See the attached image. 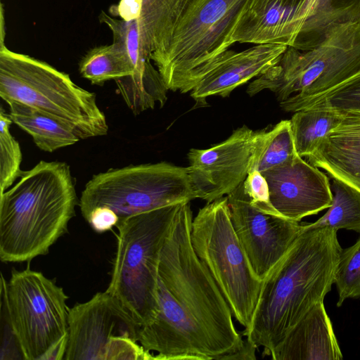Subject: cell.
Listing matches in <instances>:
<instances>
[{
    "label": "cell",
    "instance_id": "obj_33",
    "mask_svg": "<svg viewBox=\"0 0 360 360\" xmlns=\"http://www.w3.org/2000/svg\"><path fill=\"white\" fill-rule=\"evenodd\" d=\"M142 9L141 0H120L117 5L110 8V13L124 20L139 19Z\"/></svg>",
    "mask_w": 360,
    "mask_h": 360
},
{
    "label": "cell",
    "instance_id": "obj_12",
    "mask_svg": "<svg viewBox=\"0 0 360 360\" xmlns=\"http://www.w3.org/2000/svg\"><path fill=\"white\" fill-rule=\"evenodd\" d=\"M226 198L236 236L255 272L263 280L288 252L304 223L257 210L244 191L243 182Z\"/></svg>",
    "mask_w": 360,
    "mask_h": 360
},
{
    "label": "cell",
    "instance_id": "obj_32",
    "mask_svg": "<svg viewBox=\"0 0 360 360\" xmlns=\"http://www.w3.org/2000/svg\"><path fill=\"white\" fill-rule=\"evenodd\" d=\"M84 218L99 233L111 231L119 221L118 217L112 211L103 207L93 209Z\"/></svg>",
    "mask_w": 360,
    "mask_h": 360
},
{
    "label": "cell",
    "instance_id": "obj_10",
    "mask_svg": "<svg viewBox=\"0 0 360 360\" xmlns=\"http://www.w3.org/2000/svg\"><path fill=\"white\" fill-rule=\"evenodd\" d=\"M193 199L186 167L160 162L110 169L94 175L82 192L79 206L83 217L103 207L120 221Z\"/></svg>",
    "mask_w": 360,
    "mask_h": 360
},
{
    "label": "cell",
    "instance_id": "obj_28",
    "mask_svg": "<svg viewBox=\"0 0 360 360\" xmlns=\"http://www.w3.org/2000/svg\"><path fill=\"white\" fill-rule=\"evenodd\" d=\"M334 283L340 307L347 299H360V237L352 246L342 249Z\"/></svg>",
    "mask_w": 360,
    "mask_h": 360
},
{
    "label": "cell",
    "instance_id": "obj_6",
    "mask_svg": "<svg viewBox=\"0 0 360 360\" xmlns=\"http://www.w3.org/2000/svg\"><path fill=\"white\" fill-rule=\"evenodd\" d=\"M181 203L131 216L115 226L117 248L106 290L141 327L150 324L158 313L161 252Z\"/></svg>",
    "mask_w": 360,
    "mask_h": 360
},
{
    "label": "cell",
    "instance_id": "obj_29",
    "mask_svg": "<svg viewBox=\"0 0 360 360\" xmlns=\"http://www.w3.org/2000/svg\"><path fill=\"white\" fill-rule=\"evenodd\" d=\"M310 107L360 111V70L339 85L308 102L301 110Z\"/></svg>",
    "mask_w": 360,
    "mask_h": 360
},
{
    "label": "cell",
    "instance_id": "obj_1",
    "mask_svg": "<svg viewBox=\"0 0 360 360\" xmlns=\"http://www.w3.org/2000/svg\"><path fill=\"white\" fill-rule=\"evenodd\" d=\"M193 212L181 202L158 268V310L138 342L157 360H221L243 345L231 309L191 243Z\"/></svg>",
    "mask_w": 360,
    "mask_h": 360
},
{
    "label": "cell",
    "instance_id": "obj_25",
    "mask_svg": "<svg viewBox=\"0 0 360 360\" xmlns=\"http://www.w3.org/2000/svg\"><path fill=\"white\" fill-rule=\"evenodd\" d=\"M81 76L92 84L103 85L133 74L127 53L117 44L101 45L91 49L79 62Z\"/></svg>",
    "mask_w": 360,
    "mask_h": 360
},
{
    "label": "cell",
    "instance_id": "obj_4",
    "mask_svg": "<svg viewBox=\"0 0 360 360\" xmlns=\"http://www.w3.org/2000/svg\"><path fill=\"white\" fill-rule=\"evenodd\" d=\"M359 70L360 24H342L311 49L288 46L275 65L250 82L247 93L270 90L284 110L295 112Z\"/></svg>",
    "mask_w": 360,
    "mask_h": 360
},
{
    "label": "cell",
    "instance_id": "obj_3",
    "mask_svg": "<svg viewBox=\"0 0 360 360\" xmlns=\"http://www.w3.org/2000/svg\"><path fill=\"white\" fill-rule=\"evenodd\" d=\"M0 193V259L22 262L48 254L79 205L70 166L40 161Z\"/></svg>",
    "mask_w": 360,
    "mask_h": 360
},
{
    "label": "cell",
    "instance_id": "obj_8",
    "mask_svg": "<svg viewBox=\"0 0 360 360\" xmlns=\"http://www.w3.org/2000/svg\"><path fill=\"white\" fill-rule=\"evenodd\" d=\"M193 248L228 302L233 317L245 329L252 321L262 279L252 269L234 231L227 198L200 209L193 218Z\"/></svg>",
    "mask_w": 360,
    "mask_h": 360
},
{
    "label": "cell",
    "instance_id": "obj_15",
    "mask_svg": "<svg viewBox=\"0 0 360 360\" xmlns=\"http://www.w3.org/2000/svg\"><path fill=\"white\" fill-rule=\"evenodd\" d=\"M101 22L106 25L112 34V43L128 56L133 74L115 80L119 94L134 115L153 109L156 104L162 107L167 99V88L160 72L145 54L138 19H117L102 11Z\"/></svg>",
    "mask_w": 360,
    "mask_h": 360
},
{
    "label": "cell",
    "instance_id": "obj_27",
    "mask_svg": "<svg viewBox=\"0 0 360 360\" xmlns=\"http://www.w3.org/2000/svg\"><path fill=\"white\" fill-rule=\"evenodd\" d=\"M13 123L8 114L0 110V193L7 191L20 177L22 158L18 141L13 136L10 127Z\"/></svg>",
    "mask_w": 360,
    "mask_h": 360
},
{
    "label": "cell",
    "instance_id": "obj_2",
    "mask_svg": "<svg viewBox=\"0 0 360 360\" xmlns=\"http://www.w3.org/2000/svg\"><path fill=\"white\" fill-rule=\"evenodd\" d=\"M338 231L303 229L285 256L262 280L250 326L243 335L271 356L289 330L334 283L342 251Z\"/></svg>",
    "mask_w": 360,
    "mask_h": 360
},
{
    "label": "cell",
    "instance_id": "obj_18",
    "mask_svg": "<svg viewBox=\"0 0 360 360\" xmlns=\"http://www.w3.org/2000/svg\"><path fill=\"white\" fill-rule=\"evenodd\" d=\"M342 112L340 124L307 158L331 177L360 191V111Z\"/></svg>",
    "mask_w": 360,
    "mask_h": 360
},
{
    "label": "cell",
    "instance_id": "obj_16",
    "mask_svg": "<svg viewBox=\"0 0 360 360\" xmlns=\"http://www.w3.org/2000/svg\"><path fill=\"white\" fill-rule=\"evenodd\" d=\"M287 48L265 44H255L240 52L228 49L191 91V96L200 105L210 96H229L236 88L275 65Z\"/></svg>",
    "mask_w": 360,
    "mask_h": 360
},
{
    "label": "cell",
    "instance_id": "obj_21",
    "mask_svg": "<svg viewBox=\"0 0 360 360\" xmlns=\"http://www.w3.org/2000/svg\"><path fill=\"white\" fill-rule=\"evenodd\" d=\"M197 0H141L139 23L144 53L152 60L168 46L174 29Z\"/></svg>",
    "mask_w": 360,
    "mask_h": 360
},
{
    "label": "cell",
    "instance_id": "obj_14",
    "mask_svg": "<svg viewBox=\"0 0 360 360\" xmlns=\"http://www.w3.org/2000/svg\"><path fill=\"white\" fill-rule=\"evenodd\" d=\"M262 174L267 181L272 205L284 218L300 221L332 204L326 174L298 155Z\"/></svg>",
    "mask_w": 360,
    "mask_h": 360
},
{
    "label": "cell",
    "instance_id": "obj_26",
    "mask_svg": "<svg viewBox=\"0 0 360 360\" xmlns=\"http://www.w3.org/2000/svg\"><path fill=\"white\" fill-rule=\"evenodd\" d=\"M332 178L333 200L328 211L306 228L330 227L354 231L360 234V191L346 183Z\"/></svg>",
    "mask_w": 360,
    "mask_h": 360
},
{
    "label": "cell",
    "instance_id": "obj_13",
    "mask_svg": "<svg viewBox=\"0 0 360 360\" xmlns=\"http://www.w3.org/2000/svg\"><path fill=\"white\" fill-rule=\"evenodd\" d=\"M254 136L255 131L243 125L210 148L189 150L186 169L195 198L211 202L244 181L250 169Z\"/></svg>",
    "mask_w": 360,
    "mask_h": 360
},
{
    "label": "cell",
    "instance_id": "obj_30",
    "mask_svg": "<svg viewBox=\"0 0 360 360\" xmlns=\"http://www.w3.org/2000/svg\"><path fill=\"white\" fill-rule=\"evenodd\" d=\"M243 188L251 204L257 210L266 214L282 217L271 202L269 186L261 172L257 170L249 172L243 181Z\"/></svg>",
    "mask_w": 360,
    "mask_h": 360
},
{
    "label": "cell",
    "instance_id": "obj_34",
    "mask_svg": "<svg viewBox=\"0 0 360 360\" xmlns=\"http://www.w3.org/2000/svg\"><path fill=\"white\" fill-rule=\"evenodd\" d=\"M257 348L256 345L245 338L237 351L224 356L221 360H255Z\"/></svg>",
    "mask_w": 360,
    "mask_h": 360
},
{
    "label": "cell",
    "instance_id": "obj_5",
    "mask_svg": "<svg viewBox=\"0 0 360 360\" xmlns=\"http://www.w3.org/2000/svg\"><path fill=\"white\" fill-rule=\"evenodd\" d=\"M0 97L55 118L80 139L104 136L108 125L96 96L76 84L68 74L0 44Z\"/></svg>",
    "mask_w": 360,
    "mask_h": 360
},
{
    "label": "cell",
    "instance_id": "obj_22",
    "mask_svg": "<svg viewBox=\"0 0 360 360\" xmlns=\"http://www.w3.org/2000/svg\"><path fill=\"white\" fill-rule=\"evenodd\" d=\"M7 103L13 123L29 134L41 150L51 153L81 140L70 128L47 114L17 101Z\"/></svg>",
    "mask_w": 360,
    "mask_h": 360
},
{
    "label": "cell",
    "instance_id": "obj_11",
    "mask_svg": "<svg viewBox=\"0 0 360 360\" xmlns=\"http://www.w3.org/2000/svg\"><path fill=\"white\" fill-rule=\"evenodd\" d=\"M141 326L111 293L68 309L65 360H155L138 342Z\"/></svg>",
    "mask_w": 360,
    "mask_h": 360
},
{
    "label": "cell",
    "instance_id": "obj_24",
    "mask_svg": "<svg viewBox=\"0 0 360 360\" xmlns=\"http://www.w3.org/2000/svg\"><path fill=\"white\" fill-rule=\"evenodd\" d=\"M296 155L290 121L281 120L271 129L255 131L250 172L262 173L290 161Z\"/></svg>",
    "mask_w": 360,
    "mask_h": 360
},
{
    "label": "cell",
    "instance_id": "obj_20",
    "mask_svg": "<svg viewBox=\"0 0 360 360\" xmlns=\"http://www.w3.org/2000/svg\"><path fill=\"white\" fill-rule=\"evenodd\" d=\"M350 23L360 24V0H305L292 46L301 51L311 49L334 27Z\"/></svg>",
    "mask_w": 360,
    "mask_h": 360
},
{
    "label": "cell",
    "instance_id": "obj_9",
    "mask_svg": "<svg viewBox=\"0 0 360 360\" xmlns=\"http://www.w3.org/2000/svg\"><path fill=\"white\" fill-rule=\"evenodd\" d=\"M13 332L25 360L63 359L68 330V299L63 288L30 267L1 276Z\"/></svg>",
    "mask_w": 360,
    "mask_h": 360
},
{
    "label": "cell",
    "instance_id": "obj_31",
    "mask_svg": "<svg viewBox=\"0 0 360 360\" xmlns=\"http://www.w3.org/2000/svg\"><path fill=\"white\" fill-rule=\"evenodd\" d=\"M0 359L25 360L11 323L6 298L1 292V346Z\"/></svg>",
    "mask_w": 360,
    "mask_h": 360
},
{
    "label": "cell",
    "instance_id": "obj_19",
    "mask_svg": "<svg viewBox=\"0 0 360 360\" xmlns=\"http://www.w3.org/2000/svg\"><path fill=\"white\" fill-rule=\"evenodd\" d=\"M274 360H340L343 356L323 302L313 306L289 330Z\"/></svg>",
    "mask_w": 360,
    "mask_h": 360
},
{
    "label": "cell",
    "instance_id": "obj_23",
    "mask_svg": "<svg viewBox=\"0 0 360 360\" xmlns=\"http://www.w3.org/2000/svg\"><path fill=\"white\" fill-rule=\"evenodd\" d=\"M342 117V111L326 107H310L295 112L290 121L297 155L302 158L312 155Z\"/></svg>",
    "mask_w": 360,
    "mask_h": 360
},
{
    "label": "cell",
    "instance_id": "obj_17",
    "mask_svg": "<svg viewBox=\"0 0 360 360\" xmlns=\"http://www.w3.org/2000/svg\"><path fill=\"white\" fill-rule=\"evenodd\" d=\"M305 0H249L238 20L233 43L292 46L299 31L298 17Z\"/></svg>",
    "mask_w": 360,
    "mask_h": 360
},
{
    "label": "cell",
    "instance_id": "obj_7",
    "mask_svg": "<svg viewBox=\"0 0 360 360\" xmlns=\"http://www.w3.org/2000/svg\"><path fill=\"white\" fill-rule=\"evenodd\" d=\"M249 0H197L178 22L167 49L152 62L168 90L191 91L234 44Z\"/></svg>",
    "mask_w": 360,
    "mask_h": 360
}]
</instances>
